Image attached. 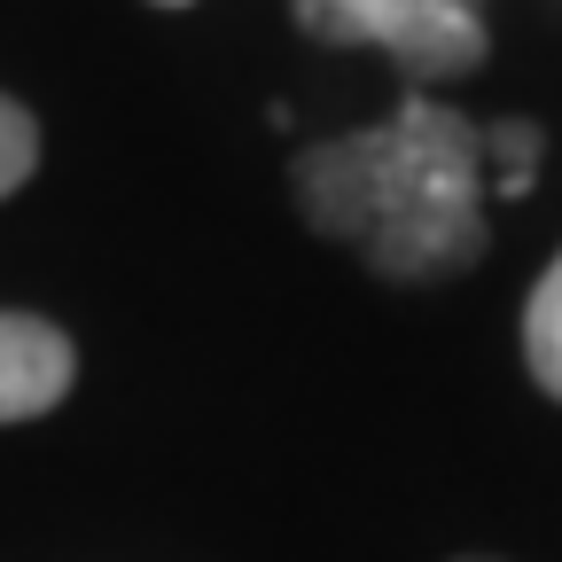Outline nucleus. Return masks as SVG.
I'll return each instance as SVG.
<instances>
[{
	"label": "nucleus",
	"instance_id": "nucleus-4",
	"mask_svg": "<svg viewBox=\"0 0 562 562\" xmlns=\"http://www.w3.org/2000/svg\"><path fill=\"white\" fill-rule=\"evenodd\" d=\"M524 360H531L539 391L562 398V250H554V266L539 273L531 305H524Z\"/></svg>",
	"mask_w": 562,
	"mask_h": 562
},
{
	"label": "nucleus",
	"instance_id": "nucleus-5",
	"mask_svg": "<svg viewBox=\"0 0 562 562\" xmlns=\"http://www.w3.org/2000/svg\"><path fill=\"white\" fill-rule=\"evenodd\" d=\"M531 165H539V133L531 125H492L484 133V188L524 195L531 188Z\"/></svg>",
	"mask_w": 562,
	"mask_h": 562
},
{
	"label": "nucleus",
	"instance_id": "nucleus-6",
	"mask_svg": "<svg viewBox=\"0 0 562 562\" xmlns=\"http://www.w3.org/2000/svg\"><path fill=\"white\" fill-rule=\"evenodd\" d=\"M32 165H40V117L0 94V195H16L32 180Z\"/></svg>",
	"mask_w": 562,
	"mask_h": 562
},
{
	"label": "nucleus",
	"instance_id": "nucleus-1",
	"mask_svg": "<svg viewBox=\"0 0 562 562\" xmlns=\"http://www.w3.org/2000/svg\"><path fill=\"white\" fill-rule=\"evenodd\" d=\"M313 235L360 250L383 281H446L484 258V133L446 102H398L383 125L297 157Z\"/></svg>",
	"mask_w": 562,
	"mask_h": 562
},
{
	"label": "nucleus",
	"instance_id": "nucleus-3",
	"mask_svg": "<svg viewBox=\"0 0 562 562\" xmlns=\"http://www.w3.org/2000/svg\"><path fill=\"white\" fill-rule=\"evenodd\" d=\"M79 383V351L40 313H0V422H40Z\"/></svg>",
	"mask_w": 562,
	"mask_h": 562
},
{
	"label": "nucleus",
	"instance_id": "nucleus-2",
	"mask_svg": "<svg viewBox=\"0 0 562 562\" xmlns=\"http://www.w3.org/2000/svg\"><path fill=\"white\" fill-rule=\"evenodd\" d=\"M328 47H383L414 79H461L484 63V0H290Z\"/></svg>",
	"mask_w": 562,
	"mask_h": 562
},
{
	"label": "nucleus",
	"instance_id": "nucleus-7",
	"mask_svg": "<svg viewBox=\"0 0 562 562\" xmlns=\"http://www.w3.org/2000/svg\"><path fill=\"white\" fill-rule=\"evenodd\" d=\"M157 9H188V0H157Z\"/></svg>",
	"mask_w": 562,
	"mask_h": 562
}]
</instances>
